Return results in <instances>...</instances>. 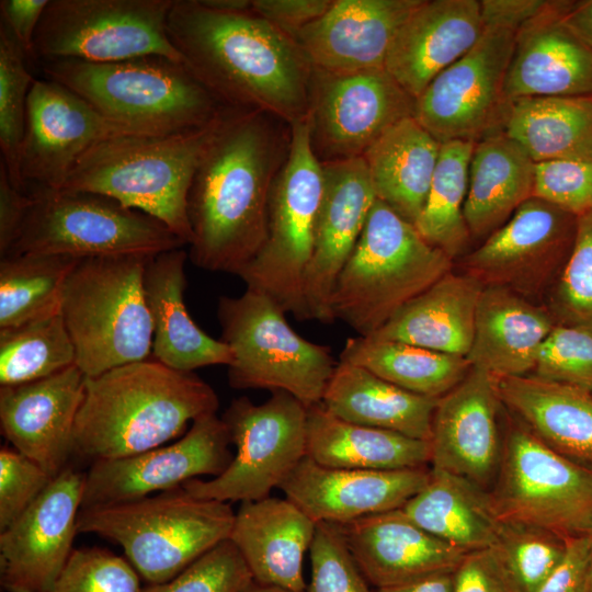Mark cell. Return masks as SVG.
<instances>
[{
	"instance_id": "obj_1",
	"label": "cell",
	"mask_w": 592,
	"mask_h": 592,
	"mask_svg": "<svg viewBox=\"0 0 592 592\" xmlns=\"http://www.w3.org/2000/svg\"><path fill=\"white\" fill-rule=\"evenodd\" d=\"M291 140L292 126L272 114L225 113L187 194L193 264L239 275L257 255L266 236L271 190Z\"/></svg>"
},
{
	"instance_id": "obj_2",
	"label": "cell",
	"mask_w": 592,
	"mask_h": 592,
	"mask_svg": "<svg viewBox=\"0 0 592 592\" xmlns=\"http://www.w3.org/2000/svg\"><path fill=\"white\" fill-rule=\"evenodd\" d=\"M184 65L226 106L272 114L289 125L309 113L314 67L291 35L248 12L174 0L167 21Z\"/></svg>"
},
{
	"instance_id": "obj_3",
	"label": "cell",
	"mask_w": 592,
	"mask_h": 592,
	"mask_svg": "<svg viewBox=\"0 0 592 592\" xmlns=\"http://www.w3.org/2000/svg\"><path fill=\"white\" fill-rule=\"evenodd\" d=\"M216 391L193 372L155 358L87 377L73 455L96 460L136 455L184 435L187 424L216 413Z\"/></svg>"
},
{
	"instance_id": "obj_4",
	"label": "cell",
	"mask_w": 592,
	"mask_h": 592,
	"mask_svg": "<svg viewBox=\"0 0 592 592\" xmlns=\"http://www.w3.org/2000/svg\"><path fill=\"white\" fill-rule=\"evenodd\" d=\"M225 113L200 128L124 135L100 141L77 160L59 191L90 192L114 198L157 218L190 244L187 194Z\"/></svg>"
},
{
	"instance_id": "obj_5",
	"label": "cell",
	"mask_w": 592,
	"mask_h": 592,
	"mask_svg": "<svg viewBox=\"0 0 592 592\" xmlns=\"http://www.w3.org/2000/svg\"><path fill=\"white\" fill-rule=\"evenodd\" d=\"M47 77L106 118L141 134L204 127L228 109L184 65L150 55L114 62L39 61Z\"/></svg>"
},
{
	"instance_id": "obj_6",
	"label": "cell",
	"mask_w": 592,
	"mask_h": 592,
	"mask_svg": "<svg viewBox=\"0 0 592 592\" xmlns=\"http://www.w3.org/2000/svg\"><path fill=\"white\" fill-rule=\"evenodd\" d=\"M453 260L379 200L331 297L334 320L371 337L409 300L452 271Z\"/></svg>"
},
{
	"instance_id": "obj_7",
	"label": "cell",
	"mask_w": 592,
	"mask_h": 592,
	"mask_svg": "<svg viewBox=\"0 0 592 592\" xmlns=\"http://www.w3.org/2000/svg\"><path fill=\"white\" fill-rule=\"evenodd\" d=\"M236 513L228 502L196 498L182 487L140 499L82 508L78 533L118 544L149 584L163 583L229 539Z\"/></svg>"
},
{
	"instance_id": "obj_8",
	"label": "cell",
	"mask_w": 592,
	"mask_h": 592,
	"mask_svg": "<svg viewBox=\"0 0 592 592\" xmlns=\"http://www.w3.org/2000/svg\"><path fill=\"white\" fill-rule=\"evenodd\" d=\"M149 257L80 259L69 274L60 311L87 377L149 358L152 325L143 284Z\"/></svg>"
},
{
	"instance_id": "obj_9",
	"label": "cell",
	"mask_w": 592,
	"mask_h": 592,
	"mask_svg": "<svg viewBox=\"0 0 592 592\" xmlns=\"http://www.w3.org/2000/svg\"><path fill=\"white\" fill-rule=\"evenodd\" d=\"M285 315L272 298L248 288L240 296L218 299L220 339L232 353L229 384L285 391L309 408L321 403L338 363L329 346L299 335Z\"/></svg>"
},
{
	"instance_id": "obj_10",
	"label": "cell",
	"mask_w": 592,
	"mask_h": 592,
	"mask_svg": "<svg viewBox=\"0 0 592 592\" xmlns=\"http://www.w3.org/2000/svg\"><path fill=\"white\" fill-rule=\"evenodd\" d=\"M291 126L289 152L270 194L265 240L238 276L248 289L269 296L286 314L305 321L309 317L303 281L314 250L325 183L307 119Z\"/></svg>"
},
{
	"instance_id": "obj_11",
	"label": "cell",
	"mask_w": 592,
	"mask_h": 592,
	"mask_svg": "<svg viewBox=\"0 0 592 592\" xmlns=\"http://www.w3.org/2000/svg\"><path fill=\"white\" fill-rule=\"evenodd\" d=\"M27 194L33 198L32 205L4 257L156 255L185 244L157 218L102 194L68 191Z\"/></svg>"
},
{
	"instance_id": "obj_12",
	"label": "cell",
	"mask_w": 592,
	"mask_h": 592,
	"mask_svg": "<svg viewBox=\"0 0 592 592\" xmlns=\"http://www.w3.org/2000/svg\"><path fill=\"white\" fill-rule=\"evenodd\" d=\"M488 493L501 522L540 527L567 540L592 534V473L548 447L511 414Z\"/></svg>"
},
{
	"instance_id": "obj_13",
	"label": "cell",
	"mask_w": 592,
	"mask_h": 592,
	"mask_svg": "<svg viewBox=\"0 0 592 592\" xmlns=\"http://www.w3.org/2000/svg\"><path fill=\"white\" fill-rule=\"evenodd\" d=\"M308 408L285 391H272L263 403L247 397L231 401L223 415L236 455L209 479L182 485L190 494L221 502L257 501L281 487L307 454Z\"/></svg>"
},
{
	"instance_id": "obj_14",
	"label": "cell",
	"mask_w": 592,
	"mask_h": 592,
	"mask_svg": "<svg viewBox=\"0 0 592 592\" xmlns=\"http://www.w3.org/2000/svg\"><path fill=\"white\" fill-rule=\"evenodd\" d=\"M174 0H49L34 60L114 62L158 55L182 61L167 32Z\"/></svg>"
},
{
	"instance_id": "obj_15",
	"label": "cell",
	"mask_w": 592,
	"mask_h": 592,
	"mask_svg": "<svg viewBox=\"0 0 592 592\" xmlns=\"http://www.w3.org/2000/svg\"><path fill=\"white\" fill-rule=\"evenodd\" d=\"M515 35L485 27L477 44L415 99L413 117L440 144H476L504 133L511 104L504 84Z\"/></svg>"
},
{
	"instance_id": "obj_16",
	"label": "cell",
	"mask_w": 592,
	"mask_h": 592,
	"mask_svg": "<svg viewBox=\"0 0 592 592\" xmlns=\"http://www.w3.org/2000/svg\"><path fill=\"white\" fill-rule=\"evenodd\" d=\"M414 105L385 68H314L307 117L311 149L320 163L361 158L386 130L413 116Z\"/></svg>"
},
{
	"instance_id": "obj_17",
	"label": "cell",
	"mask_w": 592,
	"mask_h": 592,
	"mask_svg": "<svg viewBox=\"0 0 592 592\" xmlns=\"http://www.w3.org/2000/svg\"><path fill=\"white\" fill-rule=\"evenodd\" d=\"M577 216L533 196L474 251L462 270L483 286L534 300L557 282L573 248Z\"/></svg>"
},
{
	"instance_id": "obj_18",
	"label": "cell",
	"mask_w": 592,
	"mask_h": 592,
	"mask_svg": "<svg viewBox=\"0 0 592 592\" xmlns=\"http://www.w3.org/2000/svg\"><path fill=\"white\" fill-rule=\"evenodd\" d=\"M124 135H149L117 124L50 79H35L27 100L20 152L22 191H59L93 145Z\"/></svg>"
},
{
	"instance_id": "obj_19",
	"label": "cell",
	"mask_w": 592,
	"mask_h": 592,
	"mask_svg": "<svg viewBox=\"0 0 592 592\" xmlns=\"http://www.w3.org/2000/svg\"><path fill=\"white\" fill-rule=\"evenodd\" d=\"M230 443L226 423L214 413L196 419L172 444L93 462L86 473L82 508L140 499L182 487L200 476L216 477L234 457Z\"/></svg>"
},
{
	"instance_id": "obj_20",
	"label": "cell",
	"mask_w": 592,
	"mask_h": 592,
	"mask_svg": "<svg viewBox=\"0 0 592 592\" xmlns=\"http://www.w3.org/2000/svg\"><path fill=\"white\" fill-rule=\"evenodd\" d=\"M86 474L66 467L10 526L0 532V585L43 592L73 551Z\"/></svg>"
},
{
	"instance_id": "obj_21",
	"label": "cell",
	"mask_w": 592,
	"mask_h": 592,
	"mask_svg": "<svg viewBox=\"0 0 592 592\" xmlns=\"http://www.w3.org/2000/svg\"><path fill=\"white\" fill-rule=\"evenodd\" d=\"M496 376L471 367L439 398L431 425V466L463 477L489 491L497 477L503 436Z\"/></svg>"
},
{
	"instance_id": "obj_22",
	"label": "cell",
	"mask_w": 592,
	"mask_h": 592,
	"mask_svg": "<svg viewBox=\"0 0 592 592\" xmlns=\"http://www.w3.org/2000/svg\"><path fill=\"white\" fill-rule=\"evenodd\" d=\"M323 198L303 281L309 320L334 321L331 297L377 197L363 158L321 163Z\"/></svg>"
},
{
	"instance_id": "obj_23",
	"label": "cell",
	"mask_w": 592,
	"mask_h": 592,
	"mask_svg": "<svg viewBox=\"0 0 592 592\" xmlns=\"http://www.w3.org/2000/svg\"><path fill=\"white\" fill-rule=\"evenodd\" d=\"M87 376L72 365L52 376L0 387V424L8 442L57 477L73 455V433Z\"/></svg>"
},
{
	"instance_id": "obj_24",
	"label": "cell",
	"mask_w": 592,
	"mask_h": 592,
	"mask_svg": "<svg viewBox=\"0 0 592 592\" xmlns=\"http://www.w3.org/2000/svg\"><path fill=\"white\" fill-rule=\"evenodd\" d=\"M425 467L397 470L325 467L305 456L280 489L316 523L346 525L400 509L430 478Z\"/></svg>"
},
{
	"instance_id": "obj_25",
	"label": "cell",
	"mask_w": 592,
	"mask_h": 592,
	"mask_svg": "<svg viewBox=\"0 0 592 592\" xmlns=\"http://www.w3.org/2000/svg\"><path fill=\"white\" fill-rule=\"evenodd\" d=\"M421 0H333L319 19L291 36L315 69L385 68L391 42Z\"/></svg>"
},
{
	"instance_id": "obj_26",
	"label": "cell",
	"mask_w": 592,
	"mask_h": 592,
	"mask_svg": "<svg viewBox=\"0 0 592 592\" xmlns=\"http://www.w3.org/2000/svg\"><path fill=\"white\" fill-rule=\"evenodd\" d=\"M483 31L478 0H421L397 31L385 69L415 100Z\"/></svg>"
},
{
	"instance_id": "obj_27",
	"label": "cell",
	"mask_w": 592,
	"mask_h": 592,
	"mask_svg": "<svg viewBox=\"0 0 592 592\" xmlns=\"http://www.w3.org/2000/svg\"><path fill=\"white\" fill-rule=\"evenodd\" d=\"M573 1L556 0L515 35L505 76L509 101L525 98H592V48L561 23Z\"/></svg>"
},
{
	"instance_id": "obj_28",
	"label": "cell",
	"mask_w": 592,
	"mask_h": 592,
	"mask_svg": "<svg viewBox=\"0 0 592 592\" xmlns=\"http://www.w3.org/2000/svg\"><path fill=\"white\" fill-rule=\"evenodd\" d=\"M341 527L357 567L377 589L452 572L467 554L421 528L401 508Z\"/></svg>"
},
{
	"instance_id": "obj_29",
	"label": "cell",
	"mask_w": 592,
	"mask_h": 592,
	"mask_svg": "<svg viewBox=\"0 0 592 592\" xmlns=\"http://www.w3.org/2000/svg\"><path fill=\"white\" fill-rule=\"evenodd\" d=\"M317 525L286 497H266L241 503L229 539L243 557L254 582L306 592L303 562Z\"/></svg>"
},
{
	"instance_id": "obj_30",
	"label": "cell",
	"mask_w": 592,
	"mask_h": 592,
	"mask_svg": "<svg viewBox=\"0 0 592 592\" xmlns=\"http://www.w3.org/2000/svg\"><path fill=\"white\" fill-rule=\"evenodd\" d=\"M187 258V252L178 248L149 257L146 262L143 284L152 325V358L181 372L229 366L232 353L228 344L205 333L185 307Z\"/></svg>"
},
{
	"instance_id": "obj_31",
	"label": "cell",
	"mask_w": 592,
	"mask_h": 592,
	"mask_svg": "<svg viewBox=\"0 0 592 592\" xmlns=\"http://www.w3.org/2000/svg\"><path fill=\"white\" fill-rule=\"evenodd\" d=\"M556 325L547 306L504 287L485 286L466 358L471 367L496 377L531 375Z\"/></svg>"
},
{
	"instance_id": "obj_32",
	"label": "cell",
	"mask_w": 592,
	"mask_h": 592,
	"mask_svg": "<svg viewBox=\"0 0 592 592\" xmlns=\"http://www.w3.org/2000/svg\"><path fill=\"white\" fill-rule=\"evenodd\" d=\"M502 407L548 447L592 473V390L534 375L496 377Z\"/></svg>"
},
{
	"instance_id": "obj_33",
	"label": "cell",
	"mask_w": 592,
	"mask_h": 592,
	"mask_svg": "<svg viewBox=\"0 0 592 592\" xmlns=\"http://www.w3.org/2000/svg\"><path fill=\"white\" fill-rule=\"evenodd\" d=\"M483 287L471 275L451 271L403 305L371 338L466 357Z\"/></svg>"
},
{
	"instance_id": "obj_34",
	"label": "cell",
	"mask_w": 592,
	"mask_h": 592,
	"mask_svg": "<svg viewBox=\"0 0 592 592\" xmlns=\"http://www.w3.org/2000/svg\"><path fill=\"white\" fill-rule=\"evenodd\" d=\"M535 162L504 133L475 144L464 216L471 239L485 240L534 196Z\"/></svg>"
},
{
	"instance_id": "obj_35",
	"label": "cell",
	"mask_w": 592,
	"mask_h": 592,
	"mask_svg": "<svg viewBox=\"0 0 592 592\" xmlns=\"http://www.w3.org/2000/svg\"><path fill=\"white\" fill-rule=\"evenodd\" d=\"M437 400L410 392L361 366L339 361L321 405L344 421L429 441Z\"/></svg>"
},
{
	"instance_id": "obj_36",
	"label": "cell",
	"mask_w": 592,
	"mask_h": 592,
	"mask_svg": "<svg viewBox=\"0 0 592 592\" xmlns=\"http://www.w3.org/2000/svg\"><path fill=\"white\" fill-rule=\"evenodd\" d=\"M330 468L397 470L425 467L430 442L344 421L319 403L308 408L307 454Z\"/></svg>"
},
{
	"instance_id": "obj_37",
	"label": "cell",
	"mask_w": 592,
	"mask_h": 592,
	"mask_svg": "<svg viewBox=\"0 0 592 592\" xmlns=\"http://www.w3.org/2000/svg\"><path fill=\"white\" fill-rule=\"evenodd\" d=\"M440 147L411 116L386 130L362 156L377 200L412 225L424 206Z\"/></svg>"
},
{
	"instance_id": "obj_38",
	"label": "cell",
	"mask_w": 592,
	"mask_h": 592,
	"mask_svg": "<svg viewBox=\"0 0 592 592\" xmlns=\"http://www.w3.org/2000/svg\"><path fill=\"white\" fill-rule=\"evenodd\" d=\"M401 510L428 533L466 553L493 547L501 524L487 490L433 468Z\"/></svg>"
},
{
	"instance_id": "obj_39",
	"label": "cell",
	"mask_w": 592,
	"mask_h": 592,
	"mask_svg": "<svg viewBox=\"0 0 592 592\" xmlns=\"http://www.w3.org/2000/svg\"><path fill=\"white\" fill-rule=\"evenodd\" d=\"M504 134L537 162L592 160V98L511 101Z\"/></svg>"
},
{
	"instance_id": "obj_40",
	"label": "cell",
	"mask_w": 592,
	"mask_h": 592,
	"mask_svg": "<svg viewBox=\"0 0 592 592\" xmlns=\"http://www.w3.org/2000/svg\"><path fill=\"white\" fill-rule=\"evenodd\" d=\"M340 361L361 366L410 392L439 399L471 368L465 356L371 337L349 338Z\"/></svg>"
},
{
	"instance_id": "obj_41",
	"label": "cell",
	"mask_w": 592,
	"mask_h": 592,
	"mask_svg": "<svg viewBox=\"0 0 592 592\" xmlns=\"http://www.w3.org/2000/svg\"><path fill=\"white\" fill-rule=\"evenodd\" d=\"M475 144L453 140L441 144L431 186L414 226L422 238L453 261L464 257L473 241L464 205Z\"/></svg>"
},
{
	"instance_id": "obj_42",
	"label": "cell",
	"mask_w": 592,
	"mask_h": 592,
	"mask_svg": "<svg viewBox=\"0 0 592 592\" xmlns=\"http://www.w3.org/2000/svg\"><path fill=\"white\" fill-rule=\"evenodd\" d=\"M80 259L22 253L0 260V329L60 310L66 281Z\"/></svg>"
},
{
	"instance_id": "obj_43",
	"label": "cell",
	"mask_w": 592,
	"mask_h": 592,
	"mask_svg": "<svg viewBox=\"0 0 592 592\" xmlns=\"http://www.w3.org/2000/svg\"><path fill=\"white\" fill-rule=\"evenodd\" d=\"M76 365L61 311L0 329V386L38 380Z\"/></svg>"
},
{
	"instance_id": "obj_44",
	"label": "cell",
	"mask_w": 592,
	"mask_h": 592,
	"mask_svg": "<svg viewBox=\"0 0 592 592\" xmlns=\"http://www.w3.org/2000/svg\"><path fill=\"white\" fill-rule=\"evenodd\" d=\"M29 58L0 22V148L1 162L20 190V152L25 133L27 100L35 81ZM24 192V191H23Z\"/></svg>"
},
{
	"instance_id": "obj_45",
	"label": "cell",
	"mask_w": 592,
	"mask_h": 592,
	"mask_svg": "<svg viewBox=\"0 0 592 592\" xmlns=\"http://www.w3.org/2000/svg\"><path fill=\"white\" fill-rule=\"evenodd\" d=\"M567 539L536 526L501 522L493 546L521 592H536L560 562Z\"/></svg>"
},
{
	"instance_id": "obj_46",
	"label": "cell",
	"mask_w": 592,
	"mask_h": 592,
	"mask_svg": "<svg viewBox=\"0 0 592 592\" xmlns=\"http://www.w3.org/2000/svg\"><path fill=\"white\" fill-rule=\"evenodd\" d=\"M547 308L557 323L592 331V209L577 216L573 248Z\"/></svg>"
},
{
	"instance_id": "obj_47",
	"label": "cell",
	"mask_w": 592,
	"mask_h": 592,
	"mask_svg": "<svg viewBox=\"0 0 592 592\" xmlns=\"http://www.w3.org/2000/svg\"><path fill=\"white\" fill-rule=\"evenodd\" d=\"M139 577L128 560L106 549L77 548L43 592H143Z\"/></svg>"
},
{
	"instance_id": "obj_48",
	"label": "cell",
	"mask_w": 592,
	"mask_h": 592,
	"mask_svg": "<svg viewBox=\"0 0 592 592\" xmlns=\"http://www.w3.org/2000/svg\"><path fill=\"white\" fill-rule=\"evenodd\" d=\"M252 574L236 545L226 539L174 578L149 584L143 592H243Z\"/></svg>"
},
{
	"instance_id": "obj_49",
	"label": "cell",
	"mask_w": 592,
	"mask_h": 592,
	"mask_svg": "<svg viewBox=\"0 0 592 592\" xmlns=\"http://www.w3.org/2000/svg\"><path fill=\"white\" fill-rule=\"evenodd\" d=\"M531 375L592 390V331L557 323L544 341Z\"/></svg>"
},
{
	"instance_id": "obj_50",
	"label": "cell",
	"mask_w": 592,
	"mask_h": 592,
	"mask_svg": "<svg viewBox=\"0 0 592 592\" xmlns=\"http://www.w3.org/2000/svg\"><path fill=\"white\" fill-rule=\"evenodd\" d=\"M309 553L311 574L306 592H372L341 525L318 523Z\"/></svg>"
},
{
	"instance_id": "obj_51",
	"label": "cell",
	"mask_w": 592,
	"mask_h": 592,
	"mask_svg": "<svg viewBox=\"0 0 592 592\" xmlns=\"http://www.w3.org/2000/svg\"><path fill=\"white\" fill-rule=\"evenodd\" d=\"M534 196L576 216L592 209V160L535 163Z\"/></svg>"
},
{
	"instance_id": "obj_52",
	"label": "cell",
	"mask_w": 592,
	"mask_h": 592,
	"mask_svg": "<svg viewBox=\"0 0 592 592\" xmlns=\"http://www.w3.org/2000/svg\"><path fill=\"white\" fill-rule=\"evenodd\" d=\"M55 477L13 447L0 449V532L47 489Z\"/></svg>"
},
{
	"instance_id": "obj_53",
	"label": "cell",
	"mask_w": 592,
	"mask_h": 592,
	"mask_svg": "<svg viewBox=\"0 0 592 592\" xmlns=\"http://www.w3.org/2000/svg\"><path fill=\"white\" fill-rule=\"evenodd\" d=\"M453 592H521L493 547L469 551L453 572Z\"/></svg>"
},
{
	"instance_id": "obj_54",
	"label": "cell",
	"mask_w": 592,
	"mask_h": 592,
	"mask_svg": "<svg viewBox=\"0 0 592 592\" xmlns=\"http://www.w3.org/2000/svg\"><path fill=\"white\" fill-rule=\"evenodd\" d=\"M333 0H252L251 11L288 35L322 16Z\"/></svg>"
},
{
	"instance_id": "obj_55",
	"label": "cell",
	"mask_w": 592,
	"mask_h": 592,
	"mask_svg": "<svg viewBox=\"0 0 592 592\" xmlns=\"http://www.w3.org/2000/svg\"><path fill=\"white\" fill-rule=\"evenodd\" d=\"M589 559V536L568 539L560 562L536 592H585Z\"/></svg>"
},
{
	"instance_id": "obj_56",
	"label": "cell",
	"mask_w": 592,
	"mask_h": 592,
	"mask_svg": "<svg viewBox=\"0 0 592 592\" xmlns=\"http://www.w3.org/2000/svg\"><path fill=\"white\" fill-rule=\"evenodd\" d=\"M556 0H481L483 27L504 29L517 33L547 12Z\"/></svg>"
},
{
	"instance_id": "obj_57",
	"label": "cell",
	"mask_w": 592,
	"mask_h": 592,
	"mask_svg": "<svg viewBox=\"0 0 592 592\" xmlns=\"http://www.w3.org/2000/svg\"><path fill=\"white\" fill-rule=\"evenodd\" d=\"M30 194L18 189L0 162V258L13 244L32 205Z\"/></svg>"
},
{
	"instance_id": "obj_58",
	"label": "cell",
	"mask_w": 592,
	"mask_h": 592,
	"mask_svg": "<svg viewBox=\"0 0 592 592\" xmlns=\"http://www.w3.org/2000/svg\"><path fill=\"white\" fill-rule=\"evenodd\" d=\"M49 0H1V22L29 60H34V37Z\"/></svg>"
},
{
	"instance_id": "obj_59",
	"label": "cell",
	"mask_w": 592,
	"mask_h": 592,
	"mask_svg": "<svg viewBox=\"0 0 592 592\" xmlns=\"http://www.w3.org/2000/svg\"><path fill=\"white\" fill-rule=\"evenodd\" d=\"M562 25L592 48V0L573 1L561 19Z\"/></svg>"
},
{
	"instance_id": "obj_60",
	"label": "cell",
	"mask_w": 592,
	"mask_h": 592,
	"mask_svg": "<svg viewBox=\"0 0 592 592\" xmlns=\"http://www.w3.org/2000/svg\"><path fill=\"white\" fill-rule=\"evenodd\" d=\"M453 572H444L420 580L379 588L375 592H453Z\"/></svg>"
},
{
	"instance_id": "obj_61",
	"label": "cell",
	"mask_w": 592,
	"mask_h": 592,
	"mask_svg": "<svg viewBox=\"0 0 592 592\" xmlns=\"http://www.w3.org/2000/svg\"><path fill=\"white\" fill-rule=\"evenodd\" d=\"M201 2L220 12H248L252 7V0H201Z\"/></svg>"
},
{
	"instance_id": "obj_62",
	"label": "cell",
	"mask_w": 592,
	"mask_h": 592,
	"mask_svg": "<svg viewBox=\"0 0 592 592\" xmlns=\"http://www.w3.org/2000/svg\"><path fill=\"white\" fill-rule=\"evenodd\" d=\"M243 592H294L291 590L252 582Z\"/></svg>"
},
{
	"instance_id": "obj_63",
	"label": "cell",
	"mask_w": 592,
	"mask_h": 592,
	"mask_svg": "<svg viewBox=\"0 0 592 592\" xmlns=\"http://www.w3.org/2000/svg\"><path fill=\"white\" fill-rule=\"evenodd\" d=\"M589 539H590V559H589L585 592H592V534L589 535Z\"/></svg>"
}]
</instances>
